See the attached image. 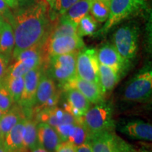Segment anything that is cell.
Instances as JSON below:
<instances>
[{
	"label": "cell",
	"mask_w": 152,
	"mask_h": 152,
	"mask_svg": "<svg viewBox=\"0 0 152 152\" xmlns=\"http://www.w3.org/2000/svg\"><path fill=\"white\" fill-rule=\"evenodd\" d=\"M77 26L68 20L64 15H63L57 18L55 23L52 24L47 39H52L64 35H77Z\"/></svg>",
	"instance_id": "22"
},
{
	"label": "cell",
	"mask_w": 152,
	"mask_h": 152,
	"mask_svg": "<svg viewBox=\"0 0 152 152\" xmlns=\"http://www.w3.org/2000/svg\"><path fill=\"white\" fill-rule=\"evenodd\" d=\"M5 113H6V112H4V111H1V109H0V118H1L2 117V115H3Z\"/></svg>",
	"instance_id": "46"
},
{
	"label": "cell",
	"mask_w": 152,
	"mask_h": 152,
	"mask_svg": "<svg viewBox=\"0 0 152 152\" xmlns=\"http://www.w3.org/2000/svg\"><path fill=\"white\" fill-rule=\"evenodd\" d=\"M0 18H3L11 26L12 25L14 14L11 13L9 7L4 0H0Z\"/></svg>",
	"instance_id": "32"
},
{
	"label": "cell",
	"mask_w": 152,
	"mask_h": 152,
	"mask_svg": "<svg viewBox=\"0 0 152 152\" xmlns=\"http://www.w3.org/2000/svg\"><path fill=\"white\" fill-rule=\"evenodd\" d=\"M4 137L2 134V132H1V127H0V144H4Z\"/></svg>",
	"instance_id": "42"
},
{
	"label": "cell",
	"mask_w": 152,
	"mask_h": 152,
	"mask_svg": "<svg viewBox=\"0 0 152 152\" xmlns=\"http://www.w3.org/2000/svg\"><path fill=\"white\" fill-rule=\"evenodd\" d=\"M90 134L81 122H77L72 127L68 141L73 144L75 147H78L81 144L89 142Z\"/></svg>",
	"instance_id": "26"
},
{
	"label": "cell",
	"mask_w": 152,
	"mask_h": 152,
	"mask_svg": "<svg viewBox=\"0 0 152 152\" xmlns=\"http://www.w3.org/2000/svg\"><path fill=\"white\" fill-rule=\"evenodd\" d=\"M6 4L11 9H16L18 8V0H4Z\"/></svg>",
	"instance_id": "38"
},
{
	"label": "cell",
	"mask_w": 152,
	"mask_h": 152,
	"mask_svg": "<svg viewBox=\"0 0 152 152\" xmlns=\"http://www.w3.org/2000/svg\"><path fill=\"white\" fill-rule=\"evenodd\" d=\"M37 118L35 121L39 123H47L53 128L62 124L76 123L79 122L75 117L66 110L58 107L38 112Z\"/></svg>",
	"instance_id": "14"
},
{
	"label": "cell",
	"mask_w": 152,
	"mask_h": 152,
	"mask_svg": "<svg viewBox=\"0 0 152 152\" xmlns=\"http://www.w3.org/2000/svg\"><path fill=\"white\" fill-rule=\"evenodd\" d=\"M121 131L131 138L147 141H151L152 140L151 124L141 120L128 123L121 128Z\"/></svg>",
	"instance_id": "17"
},
{
	"label": "cell",
	"mask_w": 152,
	"mask_h": 152,
	"mask_svg": "<svg viewBox=\"0 0 152 152\" xmlns=\"http://www.w3.org/2000/svg\"><path fill=\"white\" fill-rule=\"evenodd\" d=\"M58 100L59 94L57 92L54 80L47 74L42 73L36 92L35 104L32 114L56 107Z\"/></svg>",
	"instance_id": "8"
},
{
	"label": "cell",
	"mask_w": 152,
	"mask_h": 152,
	"mask_svg": "<svg viewBox=\"0 0 152 152\" xmlns=\"http://www.w3.org/2000/svg\"><path fill=\"white\" fill-rule=\"evenodd\" d=\"M81 123L91 136L104 132H111L114 127L113 109L109 104L102 102L90 106L83 118Z\"/></svg>",
	"instance_id": "2"
},
{
	"label": "cell",
	"mask_w": 152,
	"mask_h": 152,
	"mask_svg": "<svg viewBox=\"0 0 152 152\" xmlns=\"http://www.w3.org/2000/svg\"><path fill=\"white\" fill-rule=\"evenodd\" d=\"M96 28H97L96 20L90 14H87L80 21L77 26V33L80 37L91 36L94 35Z\"/></svg>",
	"instance_id": "29"
},
{
	"label": "cell",
	"mask_w": 152,
	"mask_h": 152,
	"mask_svg": "<svg viewBox=\"0 0 152 152\" xmlns=\"http://www.w3.org/2000/svg\"><path fill=\"white\" fill-rule=\"evenodd\" d=\"M75 152H92V150L90 143L86 142L76 147Z\"/></svg>",
	"instance_id": "36"
},
{
	"label": "cell",
	"mask_w": 152,
	"mask_h": 152,
	"mask_svg": "<svg viewBox=\"0 0 152 152\" xmlns=\"http://www.w3.org/2000/svg\"><path fill=\"white\" fill-rule=\"evenodd\" d=\"M14 104L16 103H14L4 81H3L0 83V109L4 112H7Z\"/></svg>",
	"instance_id": "30"
},
{
	"label": "cell",
	"mask_w": 152,
	"mask_h": 152,
	"mask_svg": "<svg viewBox=\"0 0 152 152\" xmlns=\"http://www.w3.org/2000/svg\"><path fill=\"white\" fill-rule=\"evenodd\" d=\"M37 139L39 145L48 152H55L61 143L55 129L45 123H37Z\"/></svg>",
	"instance_id": "16"
},
{
	"label": "cell",
	"mask_w": 152,
	"mask_h": 152,
	"mask_svg": "<svg viewBox=\"0 0 152 152\" xmlns=\"http://www.w3.org/2000/svg\"><path fill=\"white\" fill-rule=\"evenodd\" d=\"M45 2L47 3V4L48 5V7H49V8L51 9L52 8L53 4H54L55 0H45Z\"/></svg>",
	"instance_id": "40"
},
{
	"label": "cell",
	"mask_w": 152,
	"mask_h": 152,
	"mask_svg": "<svg viewBox=\"0 0 152 152\" xmlns=\"http://www.w3.org/2000/svg\"><path fill=\"white\" fill-rule=\"evenodd\" d=\"M66 90L67 103L64 110L69 112L79 122L91 106V103L79 91L73 88L65 89Z\"/></svg>",
	"instance_id": "13"
},
{
	"label": "cell",
	"mask_w": 152,
	"mask_h": 152,
	"mask_svg": "<svg viewBox=\"0 0 152 152\" xmlns=\"http://www.w3.org/2000/svg\"><path fill=\"white\" fill-rule=\"evenodd\" d=\"M138 152H151V151H149V150H147V149H140V150H139Z\"/></svg>",
	"instance_id": "44"
},
{
	"label": "cell",
	"mask_w": 152,
	"mask_h": 152,
	"mask_svg": "<svg viewBox=\"0 0 152 152\" xmlns=\"http://www.w3.org/2000/svg\"><path fill=\"white\" fill-rule=\"evenodd\" d=\"M26 118L22 108L18 104H15V105L14 104L12 107L0 118V127L4 139L15 125Z\"/></svg>",
	"instance_id": "20"
},
{
	"label": "cell",
	"mask_w": 152,
	"mask_h": 152,
	"mask_svg": "<svg viewBox=\"0 0 152 152\" xmlns=\"http://www.w3.org/2000/svg\"><path fill=\"white\" fill-rule=\"evenodd\" d=\"M31 152H48L45 148L41 147L40 145H37L33 149L31 150Z\"/></svg>",
	"instance_id": "39"
},
{
	"label": "cell",
	"mask_w": 152,
	"mask_h": 152,
	"mask_svg": "<svg viewBox=\"0 0 152 152\" xmlns=\"http://www.w3.org/2000/svg\"><path fill=\"white\" fill-rule=\"evenodd\" d=\"M121 77V74L111 68L99 64V83L104 95L111 92Z\"/></svg>",
	"instance_id": "21"
},
{
	"label": "cell",
	"mask_w": 152,
	"mask_h": 152,
	"mask_svg": "<svg viewBox=\"0 0 152 152\" xmlns=\"http://www.w3.org/2000/svg\"><path fill=\"white\" fill-rule=\"evenodd\" d=\"M92 2V0H79L68 9L64 16L77 26L81 19L90 11Z\"/></svg>",
	"instance_id": "24"
},
{
	"label": "cell",
	"mask_w": 152,
	"mask_h": 152,
	"mask_svg": "<svg viewBox=\"0 0 152 152\" xmlns=\"http://www.w3.org/2000/svg\"><path fill=\"white\" fill-rule=\"evenodd\" d=\"M4 83L14 103L18 104L23 90V76L17 77H7L4 80Z\"/></svg>",
	"instance_id": "27"
},
{
	"label": "cell",
	"mask_w": 152,
	"mask_h": 152,
	"mask_svg": "<svg viewBox=\"0 0 152 152\" xmlns=\"http://www.w3.org/2000/svg\"><path fill=\"white\" fill-rule=\"evenodd\" d=\"M152 92V72L149 68L136 75L132 79L123 93L126 102H141L149 99Z\"/></svg>",
	"instance_id": "4"
},
{
	"label": "cell",
	"mask_w": 152,
	"mask_h": 152,
	"mask_svg": "<svg viewBox=\"0 0 152 152\" xmlns=\"http://www.w3.org/2000/svg\"><path fill=\"white\" fill-rule=\"evenodd\" d=\"M84 47V42L78 35H64L47 39L42 45V50L44 56L48 59V57L80 52Z\"/></svg>",
	"instance_id": "7"
},
{
	"label": "cell",
	"mask_w": 152,
	"mask_h": 152,
	"mask_svg": "<svg viewBox=\"0 0 152 152\" xmlns=\"http://www.w3.org/2000/svg\"><path fill=\"white\" fill-rule=\"evenodd\" d=\"M97 58L101 65L111 68L119 74L127 70L130 63V61L120 55L112 45H106L100 48L97 52Z\"/></svg>",
	"instance_id": "11"
},
{
	"label": "cell",
	"mask_w": 152,
	"mask_h": 152,
	"mask_svg": "<svg viewBox=\"0 0 152 152\" xmlns=\"http://www.w3.org/2000/svg\"><path fill=\"white\" fill-rule=\"evenodd\" d=\"M11 26L14 30L15 45L12 58L23 51L38 45H43L50 30L52 23L48 5L45 0L28 7L15 9Z\"/></svg>",
	"instance_id": "1"
},
{
	"label": "cell",
	"mask_w": 152,
	"mask_h": 152,
	"mask_svg": "<svg viewBox=\"0 0 152 152\" xmlns=\"http://www.w3.org/2000/svg\"><path fill=\"white\" fill-rule=\"evenodd\" d=\"M57 55L49 57V72L53 78L64 85L75 77L77 53Z\"/></svg>",
	"instance_id": "6"
},
{
	"label": "cell",
	"mask_w": 152,
	"mask_h": 152,
	"mask_svg": "<svg viewBox=\"0 0 152 152\" xmlns=\"http://www.w3.org/2000/svg\"><path fill=\"white\" fill-rule=\"evenodd\" d=\"M39 1V0H18V8L28 7Z\"/></svg>",
	"instance_id": "37"
},
{
	"label": "cell",
	"mask_w": 152,
	"mask_h": 152,
	"mask_svg": "<svg viewBox=\"0 0 152 152\" xmlns=\"http://www.w3.org/2000/svg\"><path fill=\"white\" fill-rule=\"evenodd\" d=\"M43 61V57H31L16 60L14 64L9 67L7 77H17L24 76L28 71L40 67Z\"/></svg>",
	"instance_id": "19"
},
{
	"label": "cell",
	"mask_w": 152,
	"mask_h": 152,
	"mask_svg": "<svg viewBox=\"0 0 152 152\" xmlns=\"http://www.w3.org/2000/svg\"><path fill=\"white\" fill-rule=\"evenodd\" d=\"M42 73V71L40 66L28 71L23 76V90L18 104L22 108L26 118H31L35 104L36 92Z\"/></svg>",
	"instance_id": "10"
},
{
	"label": "cell",
	"mask_w": 152,
	"mask_h": 152,
	"mask_svg": "<svg viewBox=\"0 0 152 152\" xmlns=\"http://www.w3.org/2000/svg\"><path fill=\"white\" fill-rule=\"evenodd\" d=\"M101 1H102L103 2L106 3V4L108 5H110V2H111V0H101Z\"/></svg>",
	"instance_id": "43"
},
{
	"label": "cell",
	"mask_w": 152,
	"mask_h": 152,
	"mask_svg": "<svg viewBox=\"0 0 152 152\" xmlns=\"http://www.w3.org/2000/svg\"><path fill=\"white\" fill-rule=\"evenodd\" d=\"M76 147L70 142H62L55 152H75Z\"/></svg>",
	"instance_id": "35"
},
{
	"label": "cell",
	"mask_w": 152,
	"mask_h": 152,
	"mask_svg": "<svg viewBox=\"0 0 152 152\" xmlns=\"http://www.w3.org/2000/svg\"><path fill=\"white\" fill-rule=\"evenodd\" d=\"M9 60L8 57L0 54V83L4 81L8 74Z\"/></svg>",
	"instance_id": "34"
},
{
	"label": "cell",
	"mask_w": 152,
	"mask_h": 152,
	"mask_svg": "<svg viewBox=\"0 0 152 152\" xmlns=\"http://www.w3.org/2000/svg\"><path fill=\"white\" fill-rule=\"evenodd\" d=\"M4 19H3V18H0V28H1V26H2V24H3V23H4Z\"/></svg>",
	"instance_id": "45"
},
{
	"label": "cell",
	"mask_w": 152,
	"mask_h": 152,
	"mask_svg": "<svg viewBox=\"0 0 152 152\" xmlns=\"http://www.w3.org/2000/svg\"><path fill=\"white\" fill-rule=\"evenodd\" d=\"M14 45V35L12 26L4 20L0 28V54L10 58L12 57Z\"/></svg>",
	"instance_id": "23"
},
{
	"label": "cell",
	"mask_w": 152,
	"mask_h": 152,
	"mask_svg": "<svg viewBox=\"0 0 152 152\" xmlns=\"http://www.w3.org/2000/svg\"><path fill=\"white\" fill-rule=\"evenodd\" d=\"M25 120L15 125L4 137L3 144L9 152H26L27 151L23 146Z\"/></svg>",
	"instance_id": "18"
},
{
	"label": "cell",
	"mask_w": 152,
	"mask_h": 152,
	"mask_svg": "<svg viewBox=\"0 0 152 152\" xmlns=\"http://www.w3.org/2000/svg\"><path fill=\"white\" fill-rule=\"evenodd\" d=\"M74 124H75V123L62 124L54 128L55 129V130L56 131L57 134L59 136L61 142L68 141V136H69L70 132H71L72 127L73 126Z\"/></svg>",
	"instance_id": "33"
},
{
	"label": "cell",
	"mask_w": 152,
	"mask_h": 152,
	"mask_svg": "<svg viewBox=\"0 0 152 152\" xmlns=\"http://www.w3.org/2000/svg\"><path fill=\"white\" fill-rule=\"evenodd\" d=\"M0 152H9L4 146V144H0Z\"/></svg>",
	"instance_id": "41"
},
{
	"label": "cell",
	"mask_w": 152,
	"mask_h": 152,
	"mask_svg": "<svg viewBox=\"0 0 152 152\" xmlns=\"http://www.w3.org/2000/svg\"><path fill=\"white\" fill-rule=\"evenodd\" d=\"M79 0H55L51 9L56 17L63 16L67 11Z\"/></svg>",
	"instance_id": "31"
},
{
	"label": "cell",
	"mask_w": 152,
	"mask_h": 152,
	"mask_svg": "<svg viewBox=\"0 0 152 152\" xmlns=\"http://www.w3.org/2000/svg\"><path fill=\"white\" fill-rule=\"evenodd\" d=\"M138 28L134 25H125L118 28L113 35L115 48L121 56L130 61L138 49Z\"/></svg>",
	"instance_id": "5"
},
{
	"label": "cell",
	"mask_w": 152,
	"mask_h": 152,
	"mask_svg": "<svg viewBox=\"0 0 152 152\" xmlns=\"http://www.w3.org/2000/svg\"><path fill=\"white\" fill-rule=\"evenodd\" d=\"M90 15L98 22L106 21L109 15V5L101 0H92L90 9Z\"/></svg>",
	"instance_id": "28"
},
{
	"label": "cell",
	"mask_w": 152,
	"mask_h": 152,
	"mask_svg": "<svg viewBox=\"0 0 152 152\" xmlns=\"http://www.w3.org/2000/svg\"><path fill=\"white\" fill-rule=\"evenodd\" d=\"M99 63L97 52L94 48L83 49L77 53L76 58V75L80 78L95 83H99Z\"/></svg>",
	"instance_id": "9"
},
{
	"label": "cell",
	"mask_w": 152,
	"mask_h": 152,
	"mask_svg": "<svg viewBox=\"0 0 152 152\" xmlns=\"http://www.w3.org/2000/svg\"><path fill=\"white\" fill-rule=\"evenodd\" d=\"M92 152H121V142L111 132H104L90 137Z\"/></svg>",
	"instance_id": "15"
},
{
	"label": "cell",
	"mask_w": 152,
	"mask_h": 152,
	"mask_svg": "<svg viewBox=\"0 0 152 152\" xmlns=\"http://www.w3.org/2000/svg\"><path fill=\"white\" fill-rule=\"evenodd\" d=\"M37 122L32 118H26L24 122L23 146L31 151L39 145L37 139Z\"/></svg>",
	"instance_id": "25"
},
{
	"label": "cell",
	"mask_w": 152,
	"mask_h": 152,
	"mask_svg": "<svg viewBox=\"0 0 152 152\" xmlns=\"http://www.w3.org/2000/svg\"><path fill=\"white\" fill-rule=\"evenodd\" d=\"M145 8L144 0H111L109 15L102 29V33H107L121 20L137 14Z\"/></svg>",
	"instance_id": "3"
},
{
	"label": "cell",
	"mask_w": 152,
	"mask_h": 152,
	"mask_svg": "<svg viewBox=\"0 0 152 152\" xmlns=\"http://www.w3.org/2000/svg\"><path fill=\"white\" fill-rule=\"evenodd\" d=\"M62 86L64 90L73 88L79 91L91 104H96L104 101V94L99 85L80 78L77 75Z\"/></svg>",
	"instance_id": "12"
}]
</instances>
